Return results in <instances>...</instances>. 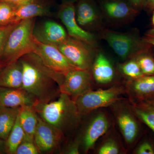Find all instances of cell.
<instances>
[{
    "mask_svg": "<svg viewBox=\"0 0 154 154\" xmlns=\"http://www.w3.org/2000/svg\"><path fill=\"white\" fill-rule=\"evenodd\" d=\"M39 153L33 138L25 135L24 140L17 148L16 154H38Z\"/></svg>",
    "mask_w": 154,
    "mask_h": 154,
    "instance_id": "obj_30",
    "label": "cell"
},
{
    "mask_svg": "<svg viewBox=\"0 0 154 154\" xmlns=\"http://www.w3.org/2000/svg\"><path fill=\"white\" fill-rule=\"evenodd\" d=\"M37 101L34 96L22 88L0 87V107L32 106Z\"/></svg>",
    "mask_w": 154,
    "mask_h": 154,
    "instance_id": "obj_20",
    "label": "cell"
},
{
    "mask_svg": "<svg viewBox=\"0 0 154 154\" xmlns=\"http://www.w3.org/2000/svg\"><path fill=\"white\" fill-rule=\"evenodd\" d=\"M135 58L144 74L146 75H154L153 50L143 53Z\"/></svg>",
    "mask_w": 154,
    "mask_h": 154,
    "instance_id": "obj_29",
    "label": "cell"
},
{
    "mask_svg": "<svg viewBox=\"0 0 154 154\" xmlns=\"http://www.w3.org/2000/svg\"><path fill=\"white\" fill-rule=\"evenodd\" d=\"M33 106L42 119L64 134L76 130L82 121L75 101L63 93L56 100L47 103L37 101Z\"/></svg>",
    "mask_w": 154,
    "mask_h": 154,
    "instance_id": "obj_2",
    "label": "cell"
},
{
    "mask_svg": "<svg viewBox=\"0 0 154 154\" xmlns=\"http://www.w3.org/2000/svg\"><path fill=\"white\" fill-rule=\"evenodd\" d=\"M80 124L83 126L75 138L80 141L81 152L84 154L93 151L99 139L114 125L108 107L97 109L84 116Z\"/></svg>",
    "mask_w": 154,
    "mask_h": 154,
    "instance_id": "obj_5",
    "label": "cell"
},
{
    "mask_svg": "<svg viewBox=\"0 0 154 154\" xmlns=\"http://www.w3.org/2000/svg\"><path fill=\"white\" fill-rule=\"evenodd\" d=\"M131 104L133 111L138 118L154 132V98Z\"/></svg>",
    "mask_w": 154,
    "mask_h": 154,
    "instance_id": "obj_22",
    "label": "cell"
},
{
    "mask_svg": "<svg viewBox=\"0 0 154 154\" xmlns=\"http://www.w3.org/2000/svg\"><path fill=\"white\" fill-rule=\"evenodd\" d=\"M5 152V140L0 138V154Z\"/></svg>",
    "mask_w": 154,
    "mask_h": 154,
    "instance_id": "obj_37",
    "label": "cell"
},
{
    "mask_svg": "<svg viewBox=\"0 0 154 154\" xmlns=\"http://www.w3.org/2000/svg\"><path fill=\"white\" fill-rule=\"evenodd\" d=\"M90 70L96 89L109 88L124 82L116 64L100 49L96 53Z\"/></svg>",
    "mask_w": 154,
    "mask_h": 154,
    "instance_id": "obj_10",
    "label": "cell"
},
{
    "mask_svg": "<svg viewBox=\"0 0 154 154\" xmlns=\"http://www.w3.org/2000/svg\"><path fill=\"white\" fill-rule=\"evenodd\" d=\"M33 52L40 58L46 66L57 73L65 75L71 71L79 69L72 64L54 45L44 44L35 39Z\"/></svg>",
    "mask_w": 154,
    "mask_h": 154,
    "instance_id": "obj_13",
    "label": "cell"
},
{
    "mask_svg": "<svg viewBox=\"0 0 154 154\" xmlns=\"http://www.w3.org/2000/svg\"><path fill=\"white\" fill-rule=\"evenodd\" d=\"M131 154H154V131L148 128L131 152Z\"/></svg>",
    "mask_w": 154,
    "mask_h": 154,
    "instance_id": "obj_27",
    "label": "cell"
},
{
    "mask_svg": "<svg viewBox=\"0 0 154 154\" xmlns=\"http://www.w3.org/2000/svg\"><path fill=\"white\" fill-rule=\"evenodd\" d=\"M116 66L124 81L136 79L145 75L135 58L117 63Z\"/></svg>",
    "mask_w": 154,
    "mask_h": 154,
    "instance_id": "obj_25",
    "label": "cell"
},
{
    "mask_svg": "<svg viewBox=\"0 0 154 154\" xmlns=\"http://www.w3.org/2000/svg\"><path fill=\"white\" fill-rule=\"evenodd\" d=\"M133 7L138 11L140 12L143 10L144 6L146 0H128Z\"/></svg>",
    "mask_w": 154,
    "mask_h": 154,
    "instance_id": "obj_34",
    "label": "cell"
},
{
    "mask_svg": "<svg viewBox=\"0 0 154 154\" xmlns=\"http://www.w3.org/2000/svg\"><path fill=\"white\" fill-rule=\"evenodd\" d=\"M60 93L66 94L75 101L81 95L95 89L90 70L76 69L64 75L60 86Z\"/></svg>",
    "mask_w": 154,
    "mask_h": 154,
    "instance_id": "obj_14",
    "label": "cell"
},
{
    "mask_svg": "<svg viewBox=\"0 0 154 154\" xmlns=\"http://www.w3.org/2000/svg\"><path fill=\"white\" fill-rule=\"evenodd\" d=\"M36 19L23 20L9 34L0 59L7 64L19 60L23 56L33 52L35 45L33 30Z\"/></svg>",
    "mask_w": 154,
    "mask_h": 154,
    "instance_id": "obj_6",
    "label": "cell"
},
{
    "mask_svg": "<svg viewBox=\"0 0 154 154\" xmlns=\"http://www.w3.org/2000/svg\"><path fill=\"white\" fill-rule=\"evenodd\" d=\"M17 24L0 27V57L2 55L6 42L9 34Z\"/></svg>",
    "mask_w": 154,
    "mask_h": 154,
    "instance_id": "obj_31",
    "label": "cell"
},
{
    "mask_svg": "<svg viewBox=\"0 0 154 154\" xmlns=\"http://www.w3.org/2000/svg\"><path fill=\"white\" fill-rule=\"evenodd\" d=\"M25 136V131L20 124L18 116L14 127L5 140V153L16 154L17 148L24 140Z\"/></svg>",
    "mask_w": 154,
    "mask_h": 154,
    "instance_id": "obj_26",
    "label": "cell"
},
{
    "mask_svg": "<svg viewBox=\"0 0 154 154\" xmlns=\"http://www.w3.org/2000/svg\"><path fill=\"white\" fill-rule=\"evenodd\" d=\"M97 35L99 39L107 42L122 61L136 57L143 53L153 50V46L145 41L136 28L121 32L105 28Z\"/></svg>",
    "mask_w": 154,
    "mask_h": 154,
    "instance_id": "obj_4",
    "label": "cell"
},
{
    "mask_svg": "<svg viewBox=\"0 0 154 154\" xmlns=\"http://www.w3.org/2000/svg\"><path fill=\"white\" fill-rule=\"evenodd\" d=\"M62 2L76 3L78 0H61Z\"/></svg>",
    "mask_w": 154,
    "mask_h": 154,
    "instance_id": "obj_38",
    "label": "cell"
},
{
    "mask_svg": "<svg viewBox=\"0 0 154 154\" xmlns=\"http://www.w3.org/2000/svg\"><path fill=\"white\" fill-rule=\"evenodd\" d=\"M57 17L66 28L69 36L99 48L97 35L84 30L78 24L75 14V3L62 2L58 10Z\"/></svg>",
    "mask_w": 154,
    "mask_h": 154,
    "instance_id": "obj_12",
    "label": "cell"
},
{
    "mask_svg": "<svg viewBox=\"0 0 154 154\" xmlns=\"http://www.w3.org/2000/svg\"><path fill=\"white\" fill-rule=\"evenodd\" d=\"M108 108L116 128L121 135L128 154L131 153L148 128L135 115L127 97L119 99Z\"/></svg>",
    "mask_w": 154,
    "mask_h": 154,
    "instance_id": "obj_3",
    "label": "cell"
},
{
    "mask_svg": "<svg viewBox=\"0 0 154 154\" xmlns=\"http://www.w3.org/2000/svg\"><path fill=\"white\" fill-rule=\"evenodd\" d=\"M32 0H0V1L8 2L15 4L16 5L19 6L23 5L25 3L30 2Z\"/></svg>",
    "mask_w": 154,
    "mask_h": 154,
    "instance_id": "obj_36",
    "label": "cell"
},
{
    "mask_svg": "<svg viewBox=\"0 0 154 154\" xmlns=\"http://www.w3.org/2000/svg\"><path fill=\"white\" fill-rule=\"evenodd\" d=\"M93 151L94 154H128L121 135L115 125L99 139Z\"/></svg>",
    "mask_w": 154,
    "mask_h": 154,
    "instance_id": "obj_18",
    "label": "cell"
},
{
    "mask_svg": "<svg viewBox=\"0 0 154 154\" xmlns=\"http://www.w3.org/2000/svg\"><path fill=\"white\" fill-rule=\"evenodd\" d=\"M126 96L131 104L154 98V75L124 81Z\"/></svg>",
    "mask_w": 154,
    "mask_h": 154,
    "instance_id": "obj_17",
    "label": "cell"
},
{
    "mask_svg": "<svg viewBox=\"0 0 154 154\" xmlns=\"http://www.w3.org/2000/svg\"><path fill=\"white\" fill-rule=\"evenodd\" d=\"M20 107H0V138L6 140L19 115Z\"/></svg>",
    "mask_w": 154,
    "mask_h": 154,
    "instance_id": "obj_24",
    "label": "cell"
},
{
    "mask_svg": "<svg viewBox=\"0 0 154 154\" xmlns=\"http://www.w3.org/2000/svg\"><path fill=\"white\" fill-rule=\"evenodd\" d=\"M143 10L148 13H153L154 11V0H146Z\"/></svg>",
    "mask_w": 154,
    "mask_h": 154,
    "instance_id": "obj_35",
    "label": "cell"
},
{
    "mask_svg": "<svg viewBox=\"0 0 154 154\" xmlns=\"http://www.w3.org/2000/svg\"><path fill=\"white\" fill-rule=\"evenodd\" d=\"M19 60L23 70L22 89L39 102L47 103L58 97L63 75L48 68L34 53L25 54Z\"/></svg>",
    "mask_w": 154,
    "mask_h": 154,
    "instance_id": "obj_1",
    "label": "cell"
},
{
    "mask_svg": "<svg viewBox=\"0 0 154 154\" xmlns=\"http://www.w3.org/2000/svg\"><path fill=\"white\" fill-rule=\"evenodd\" d=\"M33 35L37 41L57 47L66 40L67 32L62 25L52 20H46L35 25Z\"/></svg>",
    "mask_w": 154,
    "mask_h": 154,
    "instance_id": "obj_16",
    "label": "cell"
},
{
    "mask_svg": "<svg viewBox=\"0 0 154 154\" xmlns=\"http://www.w3.org/2000/svg\"><path fill=\"white\" fill-rule=\"evenodd\" d=\"M63 133L44 121L38 115V122L33 136L34 142L39 152H48L55 149L61 142Z\"/></svg>",
    "mask_w": 154,
    "mask_h": 154,
    "instance_id": "obj_15",
    "label": "cell"
},
{
    "mask_svg": "<svg viewBox=\"0 0 154 154\" xmlns=\"http://www.w3.org/2000/svg\"><path fill=\"white\" fill-rule=\"evenodd\" d=\"M51 3L48 0H32L18 6L15 13L14 24L36 17H51Z\"/></svg>",
    "mask_w": 154,
    "mask_h": 154,
    "instance_id": "obj_19",
    "label": "cell"
},
{
    "mask_svg": "<svg viewBox=\"0 0 154 154\" xmlns=\"http://www.w3.org/2000/svg\"><path fill=\"white\" fill-rule=\"evenodd\" d=\"M17 5L8 2L0 1V27L14 24Z\"/></svg>",
    "mask_w": 154,
    "mask_h": 154,
    "instance_id": "obj_28",
    "label": "cell"
},
{
    "mask_svg": "<svg viewBox=\"0 0 154 154\" xmlns=\"http://www.w3.org/2000/svg\"><path fill=\"white\" fill-rule=\"evenodd\" d=\"M23 70L20 60L7 64L0 69V87L22 88Z\"/></svg>",
    "mask_w": 154,
    "mask_h": 154,
    "instance_id": "obj_21",
    "label": "cell"
},
{
    "mask_svg": "<svg viewBox=\"0 0 154 154\" xmlns=\"http://www.w3.org/2000/svg\"><path fill=\"white\" fill-rule=\"evenodd\" d=\"M105 24L120 27L133 22L140 12L128 0H96Z\"/></svg>",
    "mask_w": 154,
    "mask_h": 154,
    "instance_id": "obj_8",
    "label": "cell"
},
{
    "mask_svg": "<svg viewBox=\"0 0 154 154\" xmlns=\"http://www.w3.org/2000/svg\"><path fill=\"white\" fill-rule=\"evenodd\" d=\"M6 64H7L5 63L2 60L0 59V69L5 66Z\"/></svg>",
    "mask_w": 154,
    "mask_h": 154,
    "instance_id": "obj_39",
    "label": "cell"
},
{
    "mask_svg": "<svg viewBox=\"0 0 154 154\" xmlns=\"http://www.w3.org/2000/svg\"><path fill=\"white\" fill-rule=\"evenodd\" d=\"M19 120L25 135L33 138L38 122V114L33 105H25L20 107Z\"/></svg>",
    "mask_w": 154,
    "mask_h": 154,
    "instance_id": "obj_23",
    "label": "cell"
},
{
    "mask_svg": "<svg viewBox=\"0 0 154 154\" xmlns=\"http://www.w3.org/2000/svg\"><path fill=\"white\" fill-rule=\"evenodd\" d=\"M125 95L126 91L123 82L109 88L90 90L78 97L75 102L82 117L94 110L110 107Z\"/></svg>",
    "mask_w": 154,
    "mask_h": 154,
    "instance_id": "obj_7",
    "label": "cell"
},
{
    "mask_svg": "<svg viewBox=\"0 0 154 154\" xmlns=\"http://www.w3.org/2000/svg\"><path fill=\"white\" fill-rule=\"evenodd\" d=\"M152 23L154 28V11L153 12L152 17Z\"/></svg>",
    "mask_w": 154,
    "mask_h": 154,
    "instance_id": "obj_40",
    "label": "cell"
},
{
    "mask_svg": "<svg viewBox=\"0 0 154 154\" xmlns=\"http://www.w3.org/2000/svg\"><path fill=\"white\" fill-rule=\"evenodd\" d=\"M75 14L78 24L88 32L98 33L106 28L96 0H78L75 3Z\"/></svg>",
    "mask_w": 154,
    "mask_h": 154,
    "instance_id": "obj_11",
    "label": "cell"
},
{
    "mask_svg": "<svg viewBox=\"0 0 154 154\" xmlns=\"http://www.w3.org/2000/svg\"><path fill=\"white\" fill-rule=\"evenodd\" d=\"M57 48L74 66L84 70L91 69L99 49L69 36Z\"/></svg>",
    "mask_w": 154,
    "mask_h": 154,
    "instance_id": "obj_9",
    "label": "cell"
},
{
    "mask_svg": "<svg viewBox=\"0 0 154 154\" xmlns=\"http://www.w3.org/2000/svg\"><path fill=\"white\" fill-rule=\"evenodd\" d=\"M65 153L68 154H79L80 151V143L76 138L72 140L66 149Z\"/></svg>",
    "mask_w": 154,
    "mask_h": 154,
    "instance_id": "obj_32",
    "label": "cell"
},
{
    "mask_svg": "<svg viewBox=\"0 0 154 154\" xmlns=\"http://www.w3.org/2000/svg\"><path fill=\"white\" fill-rule=\"evenodd\" d=\"M143 37L146 42L151 45L154 47V28L147 30Z\"/></svg>",
    "mask_w": 154,
    "mask_h": 154,
    "instance_id": "obj_33",
    "label": "cell"
}]
</instances>
